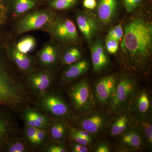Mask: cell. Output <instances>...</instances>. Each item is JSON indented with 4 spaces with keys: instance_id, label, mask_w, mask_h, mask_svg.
Listing matches in <instances>:
<instances>
[{
    "instance_id": "obj_1",
    "label": "cell",
    "mask_w": 152,
    "mask_h": 152,
    "mask_svg": "<svg viewBox=\"0 0 152 152\" xmlns=\"http://www.w3.org/2000/svg\"><path fill=\"white\" fill-rule=\"evenodd\" d=\"M120 59L130 72L148 77L152 55V23L147 14H133L123 26Z\"/></svg>"
},
{
    "instance_id": "obj_2",
    "label": "cell",
    "mask_w": 152,
    "mask_h": 152,
    "mask_svg": "<svg viewBox=\"0 0 152 152\" xmlns=\"http://www.w3.org/2000/svg\"><path fill=\"white\" fill-rule=\"evenodd\" d=\"M26 86L0 55V105L14 110L31 103V99Z\"/></svg>"
},
{
    "instance_id": "obj_3",
    "label": "cell",
    "mask_w": 152,
    "mask_h": 152,
    "mask_svg": "<svg viewBox=\"0 0 152 152\" xmlns=\"http://www.w3.org/2000/svg\"><path fill=\"white\" fill-rule=\"evenodd\" d=\"M69 96L75 116L80 115L96 110L97 102L89 82L83 80L72 85Z\"/></svg>"
},
{
    "instance_id": "obj_4",
    "label": "cell",
    "mask_w": 152,
    "mask_h": 152,
    "mask_svg": "<svg viewBox=\"0 0 152 152\" xmlns=\"http://www.w3.org/2000/svg\"><path fill=\"white\" fill-rule=\"evenodd\" d=\"M138 88L135 79L129 75L119 76L116 86L107 107L112 113L127 111L131 99Z\"/></svg>"
},
{
    "instance_id": "obj_5",
    "label": "cell",
    "mask_w": 152,
    "mask_h": 152,
    "mask_svg": "<svg viewBox=\"0 0 152 152\" xmlns=\"http://www.w3.org/2000/svg\"><path fill=\"white\" fill-rule=\"evenodd\" d=\"M108 114L94 110L88 113L75 116L72 121L78 128L88 132L95 137H100L108 132L111 118Z\"/></svg>"
},
{
    "instance_id": "obj_6",
    "label": "cell",
    "mask_w": 152,
    "mask_h": 152,
    "mask_svg": "<svg viewBox=\"0 0 152 152\" xmlns=\"http://www.w3.org/2000/svg\"><path fill=\"white\" fill-rule=\"evenodd\" d=\"M41 97V107L56 120H72L75 116L69 106L59 95L45 93Z\"/></svg>"
},
{
    "instance_id": "obj_7",
    "label": "cell",
    "mask_w": 152,
    "mask_h": 152,
    "mask_svg": "<svg viewBox=\"0 0 152 152\" xmlns=\"http://www.w3.org/2000/svg\"><path fill=\"white\" fill-rule=\"evenodd\" d=\"M55 14L49 11H38L24 15L19 20L17 29L20 34L48 28L56 19Z\"/></svg>"
},
{
    "instance_id": "obj_8",
    "label": "cell",
    "mask_w": 152,
    "mask_h": 152,
    "mask_svg": "<svg viewBox=\"0 0 152 152\" xmlns=\"http://www.w3.org/2000/svg\"><path fill=\"white\" fill-rule=\"evenodd\" d=\"M127 112L133 119H142L152 116L151 99L147 90L137 89L131 99Z\"/></svg>"
},
{
    "instance_id": "obj_9",
    "label": "cell",
    "mask_w": 152,
    "mask_h": 152,
    "mask_svg": "<svg viewBox=\"0 0 152 152\" xmlns=\"http://www.w3.org/2000/svg\"><path fill=\"white\" fill-rule=\"evenodd\" d=\"M48 29L55 39L64 43H73L78 39L75 26L70 19L56 18Z\"/></svg>"
},
{
    "instance_id": "obj_10",
    "label": "cell",
    "mask_w": 152,
    "mask_h": 152,
    "mask_svg": "<svg viewBox=\"0 0 152 152\" xmlns=\"http://www.w3.org/2000/svg\"><path fill=\"white\" fill-rule=\"evenodd\" d=\"M119 76L109 75L103 77L97 81L94 92L97 103L102 107H107L112 97Z\"/></svg>"
},
{
    "instance_id": "obj_11",
    "label": "cell",
    "mask_w": 152,
    "mask_h": 152,
    "mask_svg": "<svg viewBox=\"0 0 152 152\" xmlns=\"http://www.w3.org/2000/svg\"><path fill=\"white\" fill-rule=\"evenodd\" d=\"M117 137L118 148L120 151H140L145 149L140 136L132 120L127 129Z\"/></svg>"
},
{
    "instance_id": "obj_12",
    "label": "cell",
    "mask_w": 152,
    "mask_h": 152,
    "mask_svg": "<svg viewBox=\"0 0 152 152\" xmlns=\"http://www.w3.org/2000/svg\"><path fill=\"white\" fill-rule=\"evenodd\" d=\"M8 108L0 105V152L14 139L16 127Z\"/></svg>"
},
{
    "instance_id": "obj_13",
    "label": "cell",
    "mask_w": 152,
    "mask_h": 152,
    "mask_svg": "<svg viewBox=\"0 0 152 152\" xmlns=\"http://www.w3.org/2000/svg\"><path fill=\"white\" fill-rule=\"evenodd\" d=\"M31 72L27 78V86L34 93L42 96L51 86L53 82V76L48 71Z\"/></svg>"
},
{
    "instance_id": "obj_14",
    "label": "cell",
    "mask_w": 152,
    "mask_h": 152,
    "mask_svg": "<svg viewBox=\"0 0 152 152\" xmlns=\"http://www.w3.org/2000/svg\"><path fill=\"white\" fill-rule=\"evenodd\" d=\"M76 21L80 31L87 41L91 40L99 29L98 18L91 13H80L76 17Z\"/></svg>"
},
{
    "instance_id": "obj_15",
    "label": "cell",
    "mask_w": 152,
    "mask_h": 152,
    "mask_svg": "<svg viewBox=\"0 0 152 152\" xmlns=\"http://www.w3.org/2000/svg\"><path fill=\"white\" fill-rule=\"evenodd\" d=\"M93 69L96 73L105 71L110 66V61L100 40L95 42L91 48Z\"/></svg>"
},
{
    "instance_id": "obj_16",
    "label": "cell",
    "mask_w": 152,
    "mask_h": 152,
    "mask_svg": "<svg viewBox=\"0 0 152 152\" xmlns=\"http://www.w3.org/2000/svg\"><path fill=\"white\" fill-rule=\"evenodd\" d=\"M115 115L109 124L108 132L112 137H117L129 128L132 118L127 111L119 112Z\"/></svg>"
},
{
    "instance_id": "obj_17",
    "label": "cell",
    "mask_w": 152,
    "mask_h": 152,
    "mask_svg": "<svg viewBox=\"0 0 152 152\" xmlns=\"http://www.w3.org/2000/svg\"><path fill=\"white\" fill-rule=\"evenodd\" d=\"M118 0H99L97 7L99 21L107 25L113 20L116 13Z\"/></svg>"
},
{
    "instance_id": "obj_18",
    "label": "cell",
    "mask_w": 152,
    "mask_h": 152,
    "mask_svg": "<svg viewBox=\"0 0 152 152\" xmlns=\"http://www.w3.org/2000/svg\"><path fill=\"white\" fill-rule=\"evenodd\" d=\"M132 122L140 136L144 148L152 150V116L140 120L132 118Z\"/></svg>"
},
{
    "instance_id": "obj_19",
    "label": "cell",
    "mask_w": 152,
    "mask_h": 152,
    "mask_svg": "<svg viewBox=\"0 0 152 152\" xmlns=\"http://www.w3.org/2000/svg\"><path fill=\"white\" fill-rule=\"evenodd\" d=\"M8 53L11 60L19 69L24 72H33L35 63L32 57L18 51L12 46L9 47Z\"/></svg>"
},
{
    "instance_id": "obj_20",
    "label": "cell",
    "mask_w": 152,
    "mask_h": 152,
    "mask_svg": "<svg viewBox=\"0 0 152 152\" xmlns=\"http://www.w3.org/2000/svg\"><path fill=\"white\" fill-rule=\"evenodd\" d=\"M90 65L86 60H79L69 65L64 72L61 80L64 83L73 81L86 73L89 69Z\"/></svg>"
},
{
    "instance_id": "obj_21",
    "label": "cell",
    "mask_w": 152,
    "mask_h": 152,
    "mask_svg": "<svg viewBox=\"0 0 152 152\" xmlns=\"http://www.w3.org/2000/svg\"><path fill=\"white\" fill-rule=\"evenodd\" d=\"M58 58V50L52 44L46 45L39 54V61L42 65L47 67H50L54 65Z\"/></svg>"
},
{
    "instance_id": "obj_22",
    "label": "cell",
    "mask_w": 152,
    "mask_h": 152,
    "mask_svg": "<svg viewBox=\"0 0 152 152\" xmlns=\"http://www.w3.org/2000/svg\"><path fill=\"white\" fill-rule=\"evenodd\" d=\"M69 128L63 120H56L52 123L50 128L52 138L57 141H62L69 134Z\"/></svg>"
},
{
    "instance_id": "obj_23",
    "label": "cell",
    "mask_w": 152,
    "mask_h": 152,
    "mask_svg": "<svg viewBox=\"0 0 152 152\" xmlns=\"http://www.w3.org/2000/svg\"><path fill=\"white\" fill-rule=\"evenodd\" d=\"M26 111L31 118L33 127L45 130L50 125V121L43 114L34 110H27Z\"/></svg>"
},
{
    "instance_id": "obj_24",
    "label": "cell",
    "mask_w": 152,
    "mask_h": 152,
    "mask_svg": "<svg viewBox=\"0 0 152 152\" xmlns=\"http://www.w3.org/2000/svg\"><path fill=\"white\" fill-rule=\"evenodd\" d=\"M82 53L78 48L72 47L63 54L61 58V65H69L80 59Z\"/></svg>"
},
{
    "instance_id": "obj_25",
    "label": "cell",
    "mask_w": 152,
    "mask_h": 152,
    "mask_svg": "<svg viewBox=\"0 0 152 152\" xmlns=\"http://www.w3.org/2000/svg\"><path fill=\"white\" fill-rule=\"evenodd\" d=\"M36 45L35 39L31 36H27L19 41L15 48L18 51L28 54L32 51Z\"/></svg>"
},
{
    "instance_id": "obj_26",
    "label": "cell",
    "mask_w": 152,
    "mask_h": 152,
    "mask_svg": "<svg viewBox=\"0 0 152 152\" xmlns=\"http://www.w3.org/2000/svg\"><path fill=\"white\" fill-rule=\"evenodd\" d=\"M35 6L34 0H15L13 9L15 14L22 15L32 9Z\"/></svg>"
},
{
    "instance_id": "obj_27",
    "label": "cell",
    "mask_w": 152,
    "mask_h": 152,
    "mask_svg": "<svg viewBox=\"0 0 152 152\" xmlns=\"http://www.w3.org/2000/svg\"><path fill=\"white\" fill-rule=\"evenodd\" d=\"M78 0H53L50 3L52 8L57 10H66L76 4Z\"/></svg>"
},
{
    "instance_id": "obj_28",
    "label": "cell",
    "mask_w": 152,
    "mask_h": 152,
    "mask_svg": "<svg viewBox=\"0 0 152 152\" xmlns=\"http://www.w3.org/2000/svg\"><path fill=\"white\" fill-rule=\"evenodd\" d=\"M27 150L23 142L20 140H14V139L6 145L4 151L8 152H24Z\"/></svg>"
},
{
    "instance_id": "obj_29",
    "label": "cell",
    "mask_w": 152,
    "mask_h": 152,
    "mask_svg": "<svg viewBox=\"0 0 152 152\" xmlns=\"http://www.w3.org/2000/svg\"><path fill=\"white\" fill-rule=\"evenodd\" d=\"M124 35V28L121 23L115 26L110 30L106 36V38L113 39L118 41L121 40Z\"/></svg>"
},
{
    "instance_id": "obj_30",
    "label": "cell",
    "mask_w": 152,
    "mask_h": 152,
    "mask_svg": "<svg viewBox=\"0 0 152 152\" xmlns=\"http://www.w3.org/2000/svg\"><path fill=\"white\" fill-rule=\"evenodd\" d=\"M69 134L70 138L72 141L75 142L77 143L80 144V145L91 147L94 142V140L87 138L84 137L82 136L79 135L69 130Z\"/></svg>"
},
{
    "instance_id": "obj_31",
    "label": "cell",
    "mask_w": 152,
    "mask_h": 152,
    "mask_svg": "<svg viewBox=\"0 0 152 152\" xmlns=\"http://www.w3.org/2000/svg\"><path fill=\"white\" fill-rule=\"evenodd\" d=\"M106 50L111 54H115L118 51L119 42L113 39L106 38Z\"/></svg>"
},
{
    "instance_id": "obj_32",
    "label": "cell",
    "mask_w": 152,
    "mask_h": 152,
    "mask_svg": "<svg viewBox=\"0 0 152 152\" xmlns=\"http://www.w3.org/2000/svg\"><path fill=\"white\" fill-rule=\"evenodd\" d=\"M142 0H123L126 10L128 13H131L140 4Z\"/></svg>"
},
{
    "instance_id": "obj_33",
    "label": "cell",
    "mask_w": 152,
    "mask_h": 152,
    "mask_svg": "<svg viewBox=\"0 0 152 152\" xmlns=\"http://www.w3.org/2000/svg\"><path fill=\"white\" fill-rule=\"evenodd\" d=\"M38 129L35 127L27 126L26 130V137L31 143L34 144Z\"/></svg>"
},
{
    "instance_id": "obj_34",
    "label": "cell",
    "mask_w": 152,
    "mask_h": 152,
    "mask_svg": "<svg viewBox=\"0 0 152 152\" xmlns=\"http://www.w3.org/2000/svg\"><path fill=\"white\" fill-rule=\"evenodd\" d=\"M90 146L77 143L72 141L71 145L72 151L73 152H88L90 151Z\"/></svg>"
},
{
    "instance_id": "obj_35",
    "label": "cell",
    "mask_w": 152,
    "mask_h": 152,
    "mask_svg": "<svg viewBox=\"0 0 152 152\" xmlns=\"http://www.w3.org/2000/svg\"><path fill=\"white\" fill-rule=\"evenodd\" d=\"M47 132L45 130L38 129L34 144L37 145H41L45 140Z\"/></svg>"
},
{
    "instance_id": "obj_36",
    "label": "cell",
    "mask_w": 152,
    "mask_h": 152,
    "mask_svg": "<svg viewBox=\"0 0 152 152\" xmlns=\"http://www.w3.org/2000/svg\"><path fill=\"white\" fill-rule=\"evenodd\" d=\"M69 130L84 137L94 140V136L92 135L88 132L82 128H69Z\"/></svg>"
},
{
    "instance_id": "obj_37",
    "label": "cell",
    "mask_w": 152,
    "mask_h": 152,
    "mask_svg": "<svg viewBox=\"0 0 152 152\" xmlns=\"http://www.w3.org/2000/svg\"><path fill=\"white\" fill-rule=\"evenodd\" d=\"M47 151L48 152H66V147L61 144H55L51 145L48 148Z\"/></svg>"
},
{
    "instance_id": "obj_38",
    "label": "cell",
    "mask_w": 152,
    "mask_h": 152,
    "mask_svg": "<svg viewBox=\"0 0 152 152\" xmlns=\"http://www.w3.org/2000/svg\"><path fill=\"white\" fill-rule=\"evenodd\" d=\"M7 16V11L3 0H0V26L4 23Z\"/></svg>"
},
{
    "instance_id": "obj_39",
    "label": "cell",
    "mask_w": 152,
    "mask_h": 152,
    "mask_svg": "<svg viewBox=\"0 0 152 152\" xmlns=\"http://www.w3.org/2000/svg\"><path fill=\"white\" fill-rule=\"evenodd\" d=\"M94 152H111L110 147L107 143L104 142H99L95 147Z\"/></svg>"
},
{
    "instance_id": "obj_40",
    "label": "cell",
    "mask_w": 152,
    "mask_h": 152,
    "mask_svg": "<svg viewBox=\"0 0 152 152\" xmlns=\"http://www.w3.org/2000/svg\"><path fill=\"white\" fill-rule=\"evenodd\" d=\"M83 5L86 8L92 10L96 8L97 3L95 0H84Z\"/></svg>"
}]
</instances>
